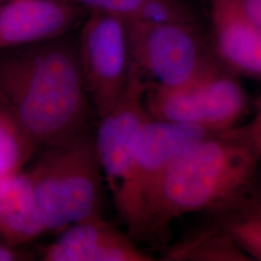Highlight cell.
<instances>
[{
  "mask_svg": "<svg viewBox=\"0 0 261 261\" xmlns=\"http://www.w3.org/2000/svg\"><path fill=\"white\" fill-rule=\"evenodd\" d=\"M254 117L252 121L250 122L252 127V134L256 141L257 147L259 150V158H260L261 168V95L255 102V109H254Z\"/></svg>",
  "mask_w": 261,
  "mask_h": 261,
  "instance_id": "d6986e66",
  "label": "cell"
},
{
  "mask_svg": "<svg viewBox=\"0 0 261 261\" xmlns=\"http://www.w3.org/2000/svg\"><path fill=\"white\" fill-rule=\"evenodd\" d=\"M36 148L15 113L0 97V178L21 171Z\"/></svg>",
  "mask_w": 261,
  "mask_h": 261,
  "instance_id": "9a60e30c",
  "label": "cell"
},
{
  "mask_svg": "<svg viewBox=\"0 0 261 261\" xmlns=\"http://www.w3.org/2000/svg\"><path fill=\"white\" fill-rule=\"evenodd\" d=\"M0 1H2V0H0Z\"/></svg>",
  "mask_w": 261,
  "mask_h": 261,
  "instance_id": "44dd1931",
  "label": "cell"
},
{
  "mask_svg": "<svg viewBox=\"0 0 261 261\" xmlns=\"http://www.w3.org/2000/svg\"><path fill=\"white\" fill-rule=\"evenodd\" d=\"M45 232L29 172L0 178V242L19 248Z\"/></svg>",
  "mask_w": 261,
  "mask_h": 261,
  "instance_id": "7c38bea8",
  "label": "cell"
},
{
  "mask_svg": "<svg viewBox=\"0 0 261 261\" xmlns=\"http://www.w3.org/2000/svg\"><path fill=\"white\" fill-rule=\"evenodd\" d=\"M28 255L4 243L0 242V261L27 260Z\"/></svg>",
  "mask_w": 261,
  "mask_h": 261,
  "instance_id": "ffe728a7",
  "label": "cell"
},
{
  "mask_svg": "<svg viewBox=\"0 0 261 261\" xmlns=\"http://www.w3.org/2000/svg\"><path fill=\"white\" fill-rule=\"evenodd\" d=\"M147 82L132 62L130 75L121 97L112 110L100 117L95 144L103 172L112 193L125 176L140 136L152 119L144 95Z\"/></svg>",
  "mask_w": 261,
  "mask_h": 261,
  "instance_id": "ba28073f",
  "label": "cell"
},
{
  "mask_svg": "<svg viewBox=\"0 0 261 261\" xmlns=\"http://www.w3.org/2000/svg\"><path fill=\"white\" fill-rule=\"evenodd\" d=\"M56 40L0 50V97L37 147L88 130L91 102L77 47Z\"/></svg>",
  "mask_w": 261,
  "mask_h": 261,
  "instance_id": "7a4b0ae2",
  "label": "cell"
},
{
  "mask_svg": "<svg viewBox=\"0 0 261 261\" xmlns=\"http://www.w3.org/2000/svg\"><path fill=\"white\" fill-rule=\"evenodd\" d=\"M212 48L234 74L261 79V30L236 0H211Z\"/></svg>",
  "mask_w": 261,
  "mask_h": 261,
  "instance_id": "8fae6325",
  "label": "cell"
},
{
  "mask_svg": "<svg viewBox=\"0 0 261 261\" xmlns=\"http://www.w3.org/2000/svg\"><path fill=\"white\" fill-rule=\"evenodd\" d=\"M205 214L218 220L252 260L261 261V181L258 176L232 198Z\"/></svg>",
  "mask_w": 261,
  "mask_h": 261,
  "instance_id": "4fadbf2b",
  "label": "cell"
},
{
  "mask_svg": "<svg viewBox=\"0 0 261 261\" xmlns=\"http://www.w3.org/2000/svg\"><path fill=\"white\" fill-rule=\"evenodd\" d=\"M144 103L153 119L224 130L237 126L249 101L236 74L219 63L175 87L147 82Z\"/></svg>",
  "mask_w": 261,
  "mask_h": 261,
  "instance_id": "277c9868",
  "label": "cell"
},
{
  "mask_svg": "<svg viewBox=\"0 0 261 261\" xmlns=\"http://www.w3.org/2000/svg\"><path fill=\"white\" fill-rule=\"evenodd\" d=\"M102 172L95 139L88 130L44 147L29 175L46 231H62L101 213Z\"/></svg>",
  "mask_w": 261,
  "mask_h": 261,
  "instance_id": "3957f363",
  "label": "cell"
},
{
  "mask_svg": "<svg viewBox=\"0 0 261 261\" xmlns=\"http://www.w3.org/2000/svg\"><path fill=\"white\" fill-rule=\"evenodd\" d=\"M87 12L98 11L128 21L134 19L146 0H69Z\"/></svg>",
  "mask_w": 261,
  "mask_h": 261,
  "instance_id": "e0dca14e",
  "label": "cell"
},
{
  "mask_svg": "<svg viewBox=\"0 0 261 261\" xmlns=\"http://www.w3.org/2000/svg\"><path fill=\"white\" fill-rule=\"evenodd\" d=\"M85 13L69 0H2L0 50L58 39L75 28Z\"/></svg>",
  "mask_w": 261,
  "mask_h": 261,
  "instance_id": "9c48e42d",
  "label": "cell"
},
{
  "mask_svg": "<svg viewBox=\"0 0 261 261\" xmlns=\"http://www.w3.org/2000/svg\"><path fill=\"white\" fill-rule=\"evenodd\" d=\"M259 150L251 124L221 130L179 154L151 192L130 236L165 240L174 220L219 207L257 177Z\"/></svg>",
  "mask_w": 261,
  "mask_h": 261,
  "instance_id": "6da1fadb",
  "label": "cell"
},
{
  "mask_svg": "<svg viewBox=\"0 0 261 261\" xmlns=\"http://www.w3.org/2000/svg\"><path fill=\"white\" fill-rule=\"evenodd\" d=\"M221 130L151 119L140 136L129 168L113 193L117 212L133 233L145 202L173 160L196 142Z\"/></svg>",
  "mask_w": 261,
  "mask_h": 261,
  "instance_id": "8992f818",
  "label": "cell"
},
{
  "mask_svg": "<svg viewBox=\"0 0 261 261\" xmlns=\"http://www.w3.org/2000/svg\"><path fill=\"white\" fill-rule=\"evenodd\" d=\"M245 15L261 30V0H236Z\"/></svg>",
  "mask_w": 261,
  "mask_h": 261,
  "instance_id": "ac0fdd59",
  "label": "cell"
},
{
  "mask_svg": "<svg viewBox=\"0 0 261 261\" xmlns=\"http://www.w3.org/2000/svg\"><path fill=\"white\" fill-rule=\"evenodd\" d=\"M185 234L164 252L165 261H251L214 217Z\"/></svg>",
  "mask_w": 261,
  "mask_h": 261,
  "instance_id": "5bb4252c",
  "label": "cell"
},
{
  "mask_svg": "<svg viewBox=\"0 0 261 261\" xmlns=\"http://www.w3.org/2000/svg\"><path fill=\"white\" fill-rule=\"evenodd\" d=\"M44 261H153L101 213L71 224L42 249Z\"/></svg>",
  "mask_w": 261,
  "mask_h": 261,
  "instance_id": "30bf717a",
  "label": "cell"
},
{
  "mask_svg": "<svg viewBox=\"0 0 261 261\" xmlns=\"http://www.w3.org/2000/svg\"><path fill=\"white\" fill-rule=\"evenodd\" d=\"M126 23L132 62L148 83L175 87L221 63L197 22Z\"/></svg>",
  "mask_w": 261,
  "mask_h": 261,
  "instance_id": "5b68a950",
  "label": "cell"
},
{
  "mask_svg": "<svg viewBox=\"0 0 261 261\" xmlns=\"http://www.w3.org/2000/svg\"><path fill=\"white\" fill-rule=\"evenodd\" d=\"M128 21L149 24L197 22L194 11L184 0H146L135 18Z\"/></svg>",
  "mask_w": 261,
  "mask_h": 261,
  "instance_id": "2e32d148",
  "label": "cell"
},
{
  "mask_svg": "<svg viewBox=\"0 0 261 261\" xmlns=\"http://www.w3.org/2000/svg\"><path fill=\"white\" fill-rule=\"evenodd\" d=\"M84 85L99 118L119 100L130 75L126 20L89 11L77 47Z\"/></svg>",
  "mask_w": 261,
  "mask_h": 261,
  "instance_id": "52a82bcc",
  "label": "cell"
}]
</instances>
